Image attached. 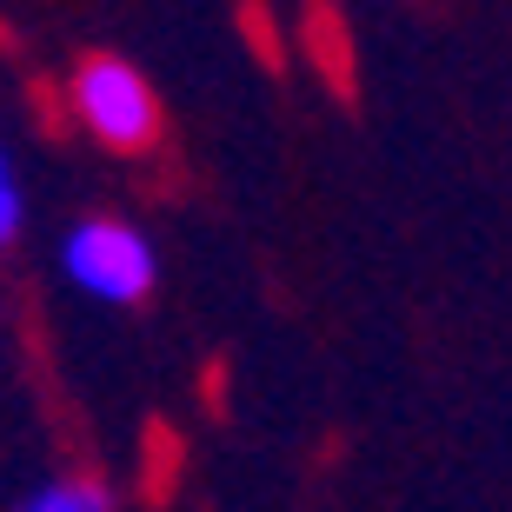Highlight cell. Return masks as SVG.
Here are the masks:
<instances>
[{
    "label": "cell",
    "mask_w": 512,
    "mask_h": 512,
    "mask_svg": "<svg viewBox=\"0 0 512 512\" xmlns=\"http://www.w3.org/2000/svg\"><path fill=\"white\" fill-rule=\"evenodd\" d=\"M74 114L94 127V140H107L114 153H147L160 140V100H153L147 74L133 60L94 54L74 74Z\"/></svg>",
    "instance_id": "cell-2"
},
{
    "label": "cell",
    "mask_w": 512,
    "mask_h": 512,
    "mask_svg": "<svg viewBox=\"0 0 512 512\" xmlns=\"http://www.w3.org/2000/svg\"><path fill=\"white\" fill-rule=\"evenodd\" d=\"M114 499H107V486L100 479H60V486H47V493H34L20 512H107Z\"/></svg>",
    "instance_id": "cell-3"
},
{
    "label": "cell",
    "mask_w": 512,
    "mask_h": 512,
    "mask_svg": "<svg viewBox=\"0 0 512 512\" xmlns=\"http://www.w3.org/2000/svg\"><path fill=\"white\" fill-rule=\"evenodd\" d=\"M20 233V180H14V160L0 147V247Z\"/></svg>",
    "instance_id": "cell-4"
},
{
    "label": "cell",
    "mask_w": 512,
    "mask_h": 512,
    "mask_svg": "<svg viewBox=\"0 0 512 512\" xmlns=\"http://www.w3.org/2000/svg\"><path fill=\"white\" fill-rule=\"evenodd\" d=\"M60 260H67V280L87 286L94 300L107 306H140L153 293V280H160V260H153V240L140 227H127V220H80L74 233H67V247H60Z\"/></svg>",
    "instance_id": "cell-1"
}]
</instances>
